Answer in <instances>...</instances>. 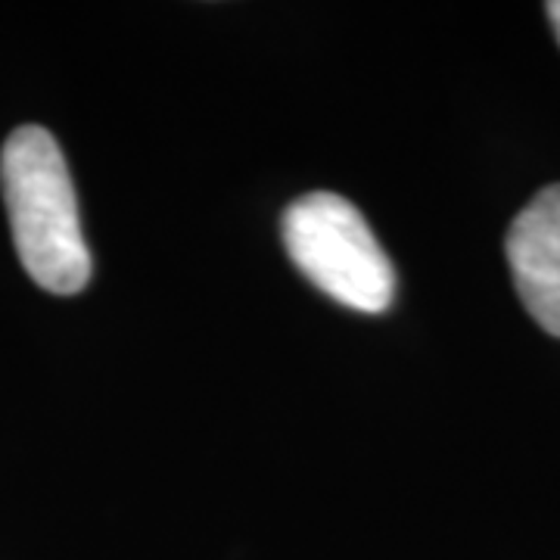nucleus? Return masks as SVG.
<instances>
[{
	"mask_svg": "<svg viewBox=\"0 0 560 560\" xmlns=\"http://www.w3.org/2000/svg\"><path fill=\"white\" fill-rule=\"evenodd\" d=\"M0 184L13 243L28 278L47 293L72 296L91 280V253L79 219L75 184L47 128H16L0 153Z\"/></svg>",
	"mask_w": 560,
	"mask_h": 560,
	"instance_id": "f257e3e1",
	"label": "nucleus"
},
{
	"mask_svg": "<svg viewBox=\"0 0 560 560\" xmlns=\"http://www.w3.org/2000/svg\"><path fill=\"white\" fill-rule=\"evenodd\" d=\"M504 253L526 312L551 337H560V184L539 190L517 212Z\"/></svg>",
	"mask_w": 560,
	"mask_h": 560,
	"instance_id": "7ed1b4c3",
	"label": "nucleus"
},
{
	"mask_svg": "<svg viewBox=\"0 0 560 560\" xmlns=\"http://www.w3.org/2000/svg\"><path fill=\"white\" fill-rule=\"evenodd\" d=\"M545 10H548V20H551V25H555V35H558L560 40V0H551Z\"/></svg>",
	"mask_w": 560,
	"mask_h": 560,
	"instance_id": "20e7f679",
	"label": "nucleus"
},
{
	"mask_svg": "<svg viewBox=\"0 0 560 560\" xmlns=\"http://www.w3.org/2000/svg\"><path fill=\"white\" fill-rule=\"evenodd\" d=\"M283 246L305 278L346 308L377 315L393 305L396 271L371 224L340 194H305L283 212Z\"/></svg>",
	"mask_w": 560,
	"mask_h": 560,
	"instance_id": "f03ea898",
	"label": "nucleus"
}]
</instances>
